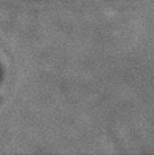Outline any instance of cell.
<instances>
[{"label": "cell", "mask_w": 154, "mask_h": 155, "mask_svg": "<svg viewBox=\"0 0 154 155\" xmlns=\"http://www.w3.org/2000/svg\"><path fill=\"white\" fill-rule=\"evenodd\" d=\"M0 82H2V71H0Z\"/></svg>", "instance_id": "cell-1"}]
</instances>
